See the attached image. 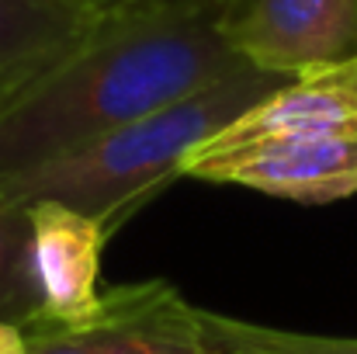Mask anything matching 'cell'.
<instances>
[{"label":"cell","instance_id":"obj_3","mask_svg":"<svg viewBox=\"0 0 357 354\" xmlns=\"http://www.w3.org/2000/svg\"><path fill=\"white\" fill-rule=\"evenodd\" d=\"M28 354H219L191 306L170 281L149 278L101 292L91 316L24 330Z\"/></svg>","mask_w":357,"mask_h":354},{"label":"cell","instance_id":"obj_11","mask_svg":"<svg viewBox=\"0 0 357 354\" xmlns=\"http://www.w3.org/2000/svg\"><path fill=\"white\" fill-rule=\"evenodd\" d=\"M0 354H28V337L17 323L0 320Z\"/></svg>","mask_w":357,"mask_h":354},{"label":"cell","instance_id":"obj_1","mask_svg":"<svg viewBox=\"0 0 357 354\" xmlns=\"http://www.w3.org/2000/svg\"><path fill=\"white\" fill-rule=\"evenodd\" d=\"M226 0H119L105 24L0 112V184L236 70Z\"/></svg>","mask_w":357,"mask_h":354},{"label":"cell","instance_id":"obj_5","mask_svg":"<svg viewBox=\"0 0 357 354\" xmlns=\"http://www.w3.org/2000/svg\"><path fill=\"white\" fill-rule=\"evenodd\" d=\"M222 28L243 59L278 77L357 56V0H226Z\"/></svg>","mask_w":357,"mask_h":354},{"label":"cell","instance_id":"obj_7","mask_svg":"<svg viewBox=\"0 0 357 354\" xmlns=\"http://www.w3.org/2000/svg\"><path fill=\"white\" fill-rule=\"evenodd\" d=\"M119 0H0V112L63 66Z\"/></svg>","mask_w":357,"mask_h":354},{"label":"cell","instance_id":"obj_8","mask_svg":"<svg viewBox=\"0 0 357 354\" xmlns=\"http://www.w3.org/2000/svg\"><path fill=\"white\" fill-rule=\"evenodd\" d=\"M267 135H357V56L288 77L208 142Z\"/></svg>","mask_w":357,"mask_h":354},{"label":"cell","instance_id":"obj_6","mask_svg":"<svg viewBox=\"0 0 357 354\" xmlns=\"http://www.w3.org/2000/svg\"><path fill=\"white\" fill-rule=\"evenodd\" d=\"M28 219L38 323H73L91 316L101 302V250L112 233L63 202H31Z\"/></svg>","mask_w":357,"mask_h":354},{"label":"cell","instance_id":"obj_4","mask_svg":"<svg viewBox=\"0 0 357 354\" xmlns=\"http://www.w3.org/2000/svg\"><path fill=\"white\" fill-rule=\"evenodd\" d=\"M184 177L253 188L260 195L326 205L357 191V135H267L250 142H202Z\"/></svg>","mask_w":357,"mask_h":354},{"label":"cell","instance_id":"obj_10","mask_svg":"<svg viewBox=\"0 0 357 354\" xmlns=\"http://www.w3.org/2000/svg\"><path fill=\"white\" fill-rule=\"evenodd\" d=\"M202 327L219 354H357V337L298 334L281 327H264L236 316L202 309Z\"/></svg>","mask_w":357,"mask_h":354},{"label":"cell","instance_id":"obj_2","mask_svg":"<svg viewBox=\"0 0 357 354\" xmlns=\"http://www.w3.org/2000/svg\"><path fill=\"white\" fill-rule=\"evenodd\" d=\"M284 80L288 77L243 63L181 101L105 132L101 139L0 188L21 205L63 202L98 219L112 233L149 195L174 177H184V160L191 149L219 135Z\"/></svg>","mask_w":357,"mask_h":354},{"label":"cell","instance_id":"obj_9","mask_svg":"<svg viewBox=\"0 0 357 354\" xmlns=\"http://www.w3.org/2000/svg\"><path fill=\"white\" fill-rule=\"evenodd\" d=\"M0 320L21 330L38 323V292L31 278V219L28 205L0 188Z\"/></svg>","mask_w":357,"mask_h":354}]
</instances>
